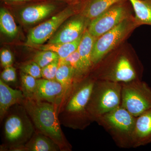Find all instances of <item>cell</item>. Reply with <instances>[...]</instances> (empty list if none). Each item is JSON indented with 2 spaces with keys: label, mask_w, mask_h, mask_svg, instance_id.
<instances>
[{
  "label": "cell",
  "mask_w": 151,
  "mask_h": 151,
  "mask_svg": "<svg viewBox=\"0 0 151 151\" xmlns=\"http://www.w3.org/2000/svg\"><path fill=\"white\" fill-rule=\"evenodd\" d=\"M135 13L134 19L137 27L142 25L151 26V0H127Z\"/></svg>",
  "instance_id": "20"
},
{
  "label": "cell",
  "mask_w": 151,
  "mask_h": 151,
  "mask_svg": "<svg viewBox=\"0 0 151 151\" xmlns=\"http://www.w3.org/2000/svg\"><path fill=\"white\" fill-rule=\"evenodd\" d=\"M60 60L63 62L73 67L75 70L76 83H78L85 78L83 75L81 59L78 50L71 53L66 58Z\"/></svg>",
  "instance_id": "23"
},
{
  "label": "cell",
  "mask_w": 151,
  "mask_h": 151,
  "mask_svg": "<svg viewBox=\"0 0 151 151\" xmlns=\"http://www.w3.org/2000/svg\"><path fill=\"white\" fill-rule=\"evenodd\" d=\"M0 29L2 33L12 38L16 37L18 33V28L13 17L3 7L0 9Z\"/></svg>",
  "instance_id": "22"
},
{
  "label": "cell",
  "mask_w": 151,
  "mask_h": 151,
  "mask_svg": "<svg viewBox=\"0 0 151 151\" xmlns=\"http://www.w3.org/2000/svg\"><path fill=\"white\" fill-rule=\"evenodd\" d=\"M122 90L121 83L95 80L87 107L92 122L121 105Z\"/></svg>",
  "instance_id": "4"
},
{
  "label": "cell",
  "mask_w": 151,
  "mask_h": 151,
  "mask_svg": "<svg viewBox=\"0 0 151 151\" xmlns=\"http://www.w3.org/2000/svg\"><path fill=\"white\" fill-rule=\"evenodd\" d=\"M58 58H60L59 55L54 52L40 50L35 55L33 60L42 68Z\"/></svg>",
  "instance_id": "25"
},
{
  "label": "cell",
  "mask_w": 151,
  "mask_h": 151,
  "mask_svg": "<svg viewBox=\"0 0 151 151\" xmlns=\"http://www.w3.org/2000/svg\"><path fill=\"white\" fill-rule=\"evenodd\" d=\"M63 95V88L57 80H48L42 78L37 79L34 99L52 103L57 107L59 111Z\"/></svg>",
  "instance_id": "12"
},
{
  "label": "cell",
  "mask_w": 151,
  "mask_h": 151,
  "mask_svg": "<svg viewBox=\"0 0 151 151\" xmlns=\"http://www.w3.org/2000/svg\"><path fill=\"white\" fill-rule=\"evenodd\" d=\"M97 38L89 33L87 29L82 35L78 50L84 78L89 75L93 68L92 55L93 46Z\"/></svg>",
  "instance_id": "16"
},
{
  "label": "cell",
  "mask_w": 151,
  "mask_h": 151,
  "mask_svg": "<svg viewBox=\"0 0 151 151\" xmlns=\"http://www.w3.org/2000/svg\"><path fill=\"white\" fill-rule=\"evenodd\" d=\"M6 2L9 3H21L27 2L35 0H3Z\"/></svg>",
  "instance_id": "30"
},
{
  "label": "cell",
  "mask_w": 151,
  "mask_h": 151,
  "mask_svg": "<svg viewBox=\"0 0 151 151\" xmlns=\"http://www.w3.org/2000/svg\"><path fill=\"white\" fill-rule=\"evenodd\" d=\"M95 79L89 75L75 84L58 111L60 124L73 129L84 130L92 123L87 111Z\"/></svg>",
  "instance_id": "1"
},
{
  "label": "cell",
  "mask_w": 151,
  "mask_h": 151,
  "mask_svg": "<svg viewBox=\"0 0 151 151\" xmlns=\"http://www.w3.org/2000/svg\"><path fill=\"white\" fill-rule=\"evenodd\" d=\"M59 63L60 58H58L45 67L42 68V78L48 80H55V76Z\"/></svg>",
  "instance_id": "27"
},
{
  "label": "cell",
  "mask_w": 151,
  "mask_h": 151,
  "mask_svg": "<svg viewBox=\"0 0 151 151\" xmlns=\"http://www.w3.org/2000/svg\"><path fill=\"white\" fill-rule=\"evenodd\" d=\"M151 143V109L136 117L132 136V147Z\"/></svg>",
  "instance_id": "13"
},
{
  "label": "cell",
  "mask_w": 151,
  "mask_h": 151,
  "mask_svg": "<svg viewBox=\"0 0 151 151\" xmlns=\"http://www.w3.org/2000/svg\"><path fill=\"white\" fill-rule=\"evenodd\" d=\"M20 69L22 72L31 76L36 79L42 78V68L34 60L25 63L21 65Z\"/></svg>",
  "instance_id": "26"
},
{
  "label": "cell",
  "mask_w": 151,
  "mask_h": 151,
  "mask_svg": "<svg viewBox=\"0 0 151 151\" xmlns=\"http://www.w3.org/2000/svg\"><path fill=\"white\" fill-rule=\"evenodd\" d=\"M90 22L78 13L64 22L50 38L47 43H65L75 41L82 36Z\"/></svg>",
  "instance_id": "11"
},
{
  "label": "cell",
  "mask_w": 151,
  "mask_h": 151,
  "mask_svg": "<svg viewBox=\"0 0 151 151\" xmlns=\"http://www.w3.org/2000/svg\"><path fill=\"white\" fill-rule=\"evenodd\" d=\"M125 2L114 5L91 20L87 28L89 33L98 37L132 17Z\"/></svg>",
  "instance_id": "10"
},
{
  "label": "cell",
  "mask_w": 151,
  "mask_h": 151,
  "mask_svg": "<svg viewBox=\"0 0 151 151\" xmlns=\"http://www.w3.org/2000/svg\"><path fill=\"white\" fill-rule=\"evenodd\" d=\"M1 79L7 83H15L17 80L16 70L12 65L5 68L1 75Z\"/></svg>",
  "instance_id": "28"
},
{
  "label": "cell",
  "mask_w": 151,
  "mask_h": 151,
  "mask_svg": "<svg viewBox=\"0 0 151 151\" xmlns=\"http://www.w3.org/2000/svg\"><path fill=\"white\" fill-rule=\"evenodd\" d=\"M136 117L121 105L97 119L96 122L111 135L117 146L132 148V136Z\"/></svg>",
  "instance_id": "5"
},
{
  "label": "cell",
  "mask_w": 151,
  "mask_h": 151,
  "mask_svg": "<svg viewBox=\"0 0 151 151\" xmlns=\"http://www.w3.org/2000/svg\"><path fill=\"white\" fill-rule=\"evenodd\" d=\"M82 36L72 42L65 43H47L45 45L33 46L32 48L37 49L39 50H50L54 52L59 55L60 59H64L77 50Z\"/></svg>",
  "instance_id": "21"
},
{
  "label": "cell",
  "mask_w": 151,
  "mask_h": 151,
  "mask_svg": "<svg viewBox=\"0 0 151 151\" xmlns=\"http://www.w3.org/2000/svg\"><path fill=\"white\" fill-rule=\"evenodd\" d=\"M21 105L31 119L36 131L50 138L59 146L60 150L71 151L72 146L61 129L58 109L55 105L25 97Z\"/></svg>",
  "instance_id": "2"
},
{
  "label": "cell",
  "mask_w": 151,
  "mask_h": 151,
  "mask_svg": "<svg viewBox=\"0 0 151 151\" xmlns=\"http://www.w3.org/2000/svg\"><path fill=\"white\" fill-rule=\"evenodd\" d=\"M121 106L135 117L151 109V89L142 80L121 83Z\"/></svg>",
  "instance_id": "8"
},
{
  "label": "cell",
  "mask_w": 151,
  "mask_h": 151,
  "mask_svg": "<svg viewBox=\"0 0 151 151\" xmlns=\"http://www.w3.org/2000/svg\"><path fill=\"white\" fill-rule=\"evenodd\" d=\"M137 27L134 17H131L113 29L97 38L92 52V61L93 67L122 43Z\"/></svg>",
  "instance_id": "7"
},
{
  "label": "cell",
  "mask_w": 151,
  "mask_h": 151,
  "mask_svg": "<svg viewBox=\"0 0 151 151\" xmlns=\"http://www.w3.org/2000/svg\"><path fill=\"white\" fill-rule=\"evenodd\" d=\"M20 76L22 89L25 97L34 99L36 89L37 79L22 71Z\"/></svg>",
  "instance_id": "24"
},
{
  "label": "cell",
  "mask_w": 151,
  "mask_h": 151,
  "mask_svg": "<svg viewBox=\"0 0 151 151\" xmlns=\"http://www.w3.org/2000/svg\"><path fill=\"white\" fill-rule=\"evenodd\" d=\"M55 1H61L70 3L71 5H75L81 3L82 0H55Z\"/></svg>",
  "instance_id": "31"
},
{
  "label": "cell",
  "mask_w": 151,
  "mask_h": 151,
  "mask_svg": "<svg viewBox=\"0 0 151 151\" xmlns=\"http://www.w3.org/2000/svg\"><path fill=\"white\" fill-rule=\"evenodd\" d=\"M57 8L56 5L51 2L38 3L27 6L20 12V17L25 24H34L47 17Z\"/></svg>",
  "instance_id": "14"
},
{
  "label": "cell",
  "mask_w": 151,
  "mask_h": 151,
  "mask_svg": "<svg viewBox=\"0 0 151 151\" xmlns=\"http://www.w3.org/2000/svg\"><path fill=\"white\" fill-rule=\"evenodd\" d=\"M0 60L1 65L5 68L12 65L14 61L13 55L9 50L3 49L0 53Z\"/></svg>",
  "instance_id": "29"
},
{
  "label": "cell",
  "mask_w": 151,
  "mask_h": 151,
  "mask_svg": "<svg viewBox=\"0 0 151 151\" xmlns=\"http://www.w3.org/2000/svg\"><path fill=\"white\" fill-rule=\"evenodd\" d=\"M25 146L28 151H61L59 146L50 138L37 131Z\"/></svg>",
  "instance_id": "19"
},
{
  "label": "cell",
  "mask_w": 151,
  "mask_h": 151,
  "mask_svg": "<svg viewBox=\"0 0 151 151\" xmlns=\"http://www.w3.org/2000/svg\"><path fill=\"white\" fill-rule=\"evenodd\" d=\"M127 0H85L80 6L78 13L90 21L114 5Z\"/></svg>",
  "instance_id": "17"
},
{
  "label": "cell",
  "mask_w": 151,
  "mask_h": 151,
  "mask_svg": "<svg viewBox=\"0 0 151 151\" xmlns=\"http://www.w3.org/2000/svg\"><path fill=\"white\" fill-rule=\"evenodd\" d=\"M25 98L22 91L11 88L0 79V119L5 118L12 106L21 105Z\"/></svg>",
  "instance_id": "15"
},
{
  "label": "cell",
  "mask_w": 151,
  "mask_h": 151,
  "mask_svg": "<svg viewBox=\"0 0 151 151\" xmlns=\"http://www.w3.org/2000/svg\"><path fill=\"white\" fill-rule=\"evenodd\" d=\"M93 69L94 73L91 76L95 80L120 83L142 80L139 64L132 56L125 53L105 58Z\"/></svg>",
  "instance_id": "3"
},
{
  "label": "cell",
  "mask_w": 151,
  "mask_h": 151,
  "mask_svg": "<svg viewBox=\"0 0 151 151\" xmlns=\"http://www.w3.org/2000/svg\"><path fill=\"white\" fill-rule=\"evenodd\" d=\"M78 4L68 6L51 18L30 30L25 45L32 47L43 45L49 40L65 21L78 13Z\"/></svg>",
  "instance_id": "9"
},
{
  "label": "cell",
  "mask_w": 151,
  "mask_h": 151,
  "mask_svg": "<svg viewBox=\"0 0 151 151\" xmlns=\"http://www.w3.org/2000/svg\"><path fill=\"white\" fill-rule=\"evenodd\" d=\"M55 80L61 84L63 89V98L60 107L76 84L75 70L73 67L63 62L60 59L59 65L57 71Z\"/></svg>",
  "instance_id": "18"
},
{
  "label": "cell",
  "mask_w": 151,
  "mask_h": 151,
  "mask_svg": "<svg viewBox=\"0 0 151 151\" xmlns=\"http://www.w3.org/2000/svg\"><path fill=\"white\" fill-rule=\"evenodd\" d=\"M18 105L7 113L4 125L6 144L4 150L25 145L35 132L32 121L24 107Z\"/></svg>",
  "instance_id": "6"
}]
</instances>
